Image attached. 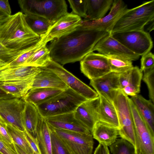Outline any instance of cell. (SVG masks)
Listing matches in <instances>:
<instances>
[{"mask_svg": "<svg viewBox=\"0 0 154 154\" xmlns=\"http://www.w3.org/2000/svg\"><path fill=\"white\" fill-rule=\"evenodd\" d=\"M110 32L79 26L70 33L51 43L48 48L53 60L60 65L81 61L93 52L94 47Z\"/></svg>", "mask_w": 154, "mask_h": 154, "instance_id": "cell-1", "label": "cell"}, {"mask_svg": "<svg viewBox=\"0 0 154 154\" xmlns=\"http://www.w3.org/2000/svg\"><path fill=\"white\" fill-rule=\"evenodd\" d=\"M40 38L29 26L22 12L11 15L0 26V44L11 49L25 51Z\"/></svg>", "mask_w": 154, "mask_h": 154, "instance_id": "cell-2", "label": "cell"}, {"mask_svg": "<svg viewBox=\"0 0 154 154\" xmlns=\"http://www.w3.org/2000/svg\"><path fill=\"white\" fill-rule=\"evenodd\" d=\"M69 87L61 93L36 106L44 118L74 112L81 103L88 100Z\"/></svg>", "mask_w": 154, "mask_h": 154, "instance_id": "cell-3", "label": "cell"}, {"mask_svg": "<svg viewBox=\"0 0 154 154\" xmlns=\"http://www.w3.org/2000/svg\"><path fill=\"white\" fill-rule=\"evenodd\" d=\"M154 19V1L146 2L128 9L115 24L111 33L143 29Z\"/></svg>", "mask_w": 154, "mask_h": 154, "instance_id": "cell-4", "label": "cell"}, {"mask_svg": "<svg viewBox=\"0 0 154 154\" xmlns=\"http://www.w3.org/2000/svg\"><path fill=\"white\" fill-rule=\"evenodd\" d=\"M18 2L24 14L41 16L54 23L67 13L64 0H19Z\"/></svg>", "mask_w": 154, "mask_h": 154, "instance_id": "cell-5", "label": "cell"}, {"mask_svg": "<svg viewBox=\"0 0 154 154\" xmlns=\"http://www.w3.org/2000/svg\"><path fill=\"white\" fill-rule=\"evenodd\" d=\"M117 111L119 128V134L121 138L132 144L135 149L134 124L130 103V98L121 89H118L113 101Z\"/></svg>", "mask_w": 154, "mask_h": 154, "instance_id": "cell-6", "label": "cell"}, {"mask_svg": "<svg viewBox=\"0 0 154 154\" xmlns=\"http://www.w3.org/2000/svg\"><path fill=\"white\" fill-rule=\"evenodd\" d=\"M111 33L114 38L140 56L150 52L153 47V42L149 33L143 29Z\"/></svg>", "mask_w": 154, "mask_h": 154, "instance_id": "cell-7", "label": "cell"}, {"mask_svg": "<svg viewBox=\"0 0 154 154\" xmlns=\"http://www.w3.org/2000/svg\"><path fill=\"white\" fill-rule=\"evenodd\" d=\"M135 139V154H154V136L130 98Z\"/></svg>", "mask_w": 154, "mask_h": 154, "instance_id": "cell-8", "label": "cell"}, {"mask_svg": "<svg viewBox=\"0 0 154 154\" xmlns=\"http://www.w3.org/2000/svg\"><path fill=\"white\" fill-rule=\"evenodd\" d=\"M49 127L61 139L72 154H92L94 143L91 132L82 133Z\"/></svg>", "mask_w": 154, "mask_h": 154, "instance_id": "cell-9", "label": "cell"}, {"mask_svg": "<svg viewBox=\"0 0 154 154\" xmlns=\"http://www.w3.org/2000/svg\"><path fill=\"white\" fill-rule=\"evenodd\" d=\"M45 67L56 73L69 88L87 100L94 99L98 96L96 91L53 60Z\"/></svg>", "mask_w": 154, "mask_h": 154, "instance_id": "cell-10", "label": "cell"}, {"mask_svg": "<svg viewBox=\"0 0 154 154\" xmlns=\"http://www.w3.org/2000/svg\"><path fill=\"white\" fill-rule=\"evenodd\" d=\"M25 103L21 98L0 100V116L7 124L25 130L23 117Z\"/></svg>", "mask_w": 154, "mask_h": 154, "instance_id": "cell-11", "label": "cell"}, {"mask_svg": "<svg viewBox=\"0 0 154 154\" xmlns=\"http://www.w3.org/2000/svg\"><path fill=\"white\" fill-rule=\"evenodd\" d=\"M128 9L127 5L122 0H113L108 14L96 20H82L80 26L85 28L111 33L116 22Z\"/></svg>", "mask_w": 154, "mask_h": 154, "instance_id": "cell-12", "label": "cell"}, {"mask_svg": "<svg viewBox=\"0 0 154 154\" xmlns=\"http://www.w3.org/2000/svg\"><path fill=\"white\" fill-rule=\"evenodd\" d=\"M81 72L90 80L98 78L111 72L106 56L91 52L80 61Z\"/></svg>", "mask_w": 154, "mask_h": 154, "instance_id": "cell-13", "label": "cell"}, {"mask_svg": "<svg viewBox=\"0 0 154 154\" xmlns=\"http://www.w3.org/2000/svg\"><path fill=\"white\" fill-rule=\"evenodd\" d=\"M81 17L72 12L60 17L49 28L47 32L40 36L45 43L59 38L72 32L81 25Z\"/></svg>", "mask_w": 154, "mask_h": 154, "instance_id": "cell-14", "label": "cell"}, {"mask_svg": "<svg viewBox=\"0 0 154 154\" xmlns=\"http://www.w3.org/2000/svg\"><path fill=\"white\" fill-rule=\"evenodd\" d=\"M97 51L105 56L114 55L124 57L132 61L138 60L140 56L132 52L114 38L110 33L96 44L93 52Z\"/></svg>", "mask_w": 154, "mask_h": 154, "instance_id": "cell-15", "label": "cell"}, {"mask_svg": "<svg viewBox=\"0 0 154 154\" xmlns=\"http://www.w3.org/2000/svg\"><path fill=\"white\" fill-rule=\"evenodd\" d=\"M99 96L88 100L80 104L74 112L76 119L91 133L96 124L99 121L98 107Z\"/></svg>", "mask_w": 154, "mask_h": 154, "instance_id": "cell-16", "label": "cell"}, {"mask_svg": "<svg viewBox=\"0 0 154 154\" xmlns=\"http://www.w3.org/2000/svg\"><path fill=\"white\" fill-rule=\"evenodd\" d=\"M44 119L49 126L54 128L82 133L91 132L76 119L74 112Z\"/></svg>", "mask_w": 154, "mask_h": 154, "instance_id": "cell-17", "label": "cell"}, {"mask_svg": "<svg viewBox=\"0 0 154 154\" xmlns=\"http://www.w3.org/2000/svg\"><path fill=\"white\" fill-rule=\"evenodd\" d=\"M119 75L111 72L101 77L90 80V85L98 94H102L113 101L116 91L120 89Z\"/></svg>", "mask_w": 154, "mask_h": 154, "instance_id": "cell-18", "label": "cell"}, {"mask_svg": "<svg viewBox=\"0 0 154 154\" xmlns=\"http://www.w3.org/2000/svg\"><path fill=\"white\" fill-rule=\"evenodd\" d=\"M143 74L137 66L119 74L120 89L127 96H134L140 93Z\"/></svg>", "mask_w": 154, "mask_h": 154, "instance_id": "cell-19", "label": "cell"}, {"mask_svg": "<svg viewBox=\"0 0 154 154\" xmlns=\"http://www.w3.org/2000/svg\"><path fill=\"white\" fill-rule=\"evenodd\" d=\"M41 67L20 66L0 67V82L16 81L35 78L41 71Z\"/></svg>", "mask_w": 154, "mask_h": 154, "instance_id": "cell-20", "label": "cell"}, {"mask_svg": "<svg viewBox=\"0 0 154 154\" xmlns=\"http://www.w3.org/2000/svg\"><path fill=\"white\" fill-rule=\"evenodd\" d=\"M99 100L98 107L99 121L119 128L118 114L113 101L101 94H98Z\"/></svg>", "mask_w": 154, "mask_h": 154, "instance_id": "cell-21", "label": "cell"}, {"mask_svg": "<svg viewBox=\"0 0 154 154\" xmlns=\"http://www.w3.org/2000/svg\"><path fill=\"white\" fill-rule=\"evenodd\" d=\"M69 87L54 72L46 67H41L35 77L31 89L48 88L64 90Z\"/></svg>", "mask_w": 154, "mask_h": 154, "instance_id": "cell-22", "label": "cell"}, {"mask_svg": "<svg viewBox=\"0 0 154 154\" xmlns=\"http://www.w3.org/2000/svg\"><path fill=\"white\" fill-rule=\"evenodd\" d=\"M131 100L147 125L152 134L154 136V105L150 100H147L140 95L131 97Z\"/></svg>", "mask_w": 154, "mask_h": 154, "instance_id": "cell-23", "label": "cell"}, {"mask_svg": "<svg viewBox=\"0 0 154 154\" xmlns=\"http://www.w3.org/2000/svg\"><path fill=\"white\" fill-rule=\"evenodd\" d=\"M91 134L99 143L107 146L114 143L119 135L118 128L100 122L96 124Z\"/></svg>", "mask_w": 154, "mask_h": 154, "instance_id": "cell-24", "label": "cell"}, {"mask_svg": "<svg viewBox=\"0 0 154 154\" xmlns=\"http://www.w3.org/2000/svg\"><path fill=\"white\" fill-rule=\"evenodd\" d=\"M63 90L48 88L32 89L21 98L25 102L36 106L51 99L61 93Z\"/></svg>", "mask_w": 154, "mask_h": 154, "instance_id": "cell-25", "label": "cell"}, {"mask_svg": "<svg viewBox=\"0 0 154 154\" xmlns=\"http://www.w3.org/2000/svg\"><path fill=\"white\" fill-rule=\"evenodd\" d=\"M35 78L1 82L0 87L14 97L21 98L32 88Z\"/></svg>", "mask_w": 154, "mask_h": 154, "instance_id": "cell-26", "label": "cell"}, {"mask_svg": "<svg viewBox=\"0 0 154 154\" xmlns=\"http://www.w3.org/2000/svg\"><path fill=\"white\" fill-rule=\"evenodd\" d=\"M87 15L85 21L96 20L104 17L112 5L113 0H86Z\"/></svg>", "mask_w": 154, "mask_h": 154, "instance_id": "cell-27", "label": "cell"}, {"mask_svg": "<svg viewBox=\"0 0 154 154\" xmlns=\"http://www.w3.org/2000/svg\"><path fill=\"white\" fill-rule=\"evenodd\" d=\"M25 103L23 114L25 130L36 139L37 127L42 117L34 105Z\"/></svg>", "mask_w": 154, "mask_h": 154, "instance_id": "cell-28", "label": "cell"}, {"mask_svg": "<svg viewBox=\"0 0 154 154\" xmlns=\"http://www.w3.org/2000/svg\"><path fill=\"white\" fill-rule=\"evenodd\" d=\"M51 130L42 117L37 129L36 139L41 154H52Z\"/></svg>", "mask_w": 154, "mask_h": 154, "instance_id": "cell-29", "label": "cell"}, {"mask_svg": "<svg viewBox=\"0 0 154 154\" xmlns=\"http://www.w3.org/2000/svg\"><path fill=\"white\" fill-rule=\"evenodd\" d=\"M26 21L32 30L40 36L45 34L54 24L47 19L33 14H24Z\"/></svg>", "mask_w": 154, "mask_h": 154, "instance_id": "cell-30", "label": "cell"}, {"mask_svg": "<svg viewBox=\"0 0 154 154\" xmlns=\"http://www.w3.org/2000/svg\"><path fill=\"white\" fill-rule=\"evenodd\" d=\"M47 44L38 49L22 66H31L39 67L46 66L52 60Z\"/></svg>", "mask_w": 154, "mask_h": 154, "instance_id": "cell-31", "label": "cell"}, {"mask_svg": "<svg viewBox=\"0 0 154 154\" xmlns=\"http://www.w3.org/2000/svg\"><path fill=\"white\" fill-rule=\"evenodd\" d=\"M106 56L111 72L120 74L133 67L132 61L126 57L114 55Z\"/></svg>", "mask_w": 154, "mask_h": 154, "instance_id": "cell-32", "label": "cell"}, {"mask_svg": "<svg viewBox=\"0 0 154 154\" xmlns=\"http://www.w3.org/2000/svg\"><path fill=\"white\" fill-rule=\"evenodd\" d=\"M7 127L8 133L14 143L29 154H37L34 152L28 143L23 131L10 124H7Z\"/></svg>", "mask_w": 154, "mask_h": 154, "instance_id": "cell-33", "label": "cell"}, {"mask_svg": "<svg viewBox=\"0 0 154 154\" xmlns=\"http://www.w3.org/2000/svg\"><path fill=\"white\" fill-rule=\"evenodd\" d=\"M45 44L40 38L39 41L16 58L2 66L3 67H14L22 66L26 61L42 45Z\"/></svg>", "mask_w": 154, "mask_h": 154, "instance_id": "cell-34", "label": "cell"}, {"mask_svg": "<svg viewBox=\"0 0 154 154\" xmlns=\"http://www.w3.org/2000/svg\"><path fill=\"white\" fill-rule=\"evenodd\" d=\"M109 146L112 154H135L134 146L127 140L122 138L117 139Z\"/></svg>", "mask_w": 154, "mask_h": 154, "instance_id": "cell-35", "label": "cell"}, {"mask_svg": "<svg viewBox=\"0 0 154 154\" xmlns=\"http://www.w3.org/2000/svg\"><path fill=\"white\" fill-rule=\"evenodd\" d=\"M51 130L52 154H72L61 139Z\"/></svg>", "mask_w": 154, "mask_h": 154, "instance_id": "cell-36", "label": "cell"}, {"mask_svg": "<svg viewBox=\"0 0 154 154\" xmlns=\"http://www.w3.org/2000/svg\"><path fill=\"white\" fill-rule=\"evenodd\" d=\"M72 12L80 17L84 19L87 17L86 0H68Z\"/></svg>", "mask_w": 154, "mask_h": 154, "instance_id": "cell-37", "label": "cell"}, {"mask_svg": "<svg viewBox=\"0 0 154 154\" xmlns=\"http://www.w3.org/2000/svg\"><path fill=\"white\" fill-rule=\"evenodd\" d=\"M144 72L142 79L148 88L150 100L154 103V68Z\"/></svg>", "mask_w": 154, "mask_h": 154, "instance_id": "cell-38", "label": "cell"}, {"mask_svg": "<svg viewBox=\"0 0 154 154\" xmlns=\"http://www.w3.org/2000/svg\"><path fill=\"white\" fill-rule=\"evenodd\" d=\"M26 50L24 51H16L8 48L0 44V60L6 64L17 57Z\"/></svg>", "mask_w": 154, "mask_h": 154, "instance_id": "cell-39", "label": "cell"}, {"mask_svg": "<svg viewBox=\"0 0 154 154\" xmlns=\"http://www.w3.org/2000/svg\"><path fill=\"white\" fill-rule=\"evenodd\" d=\"M141 66L140 69L142 72H144L154 68V55L149 52L142 56L140 60Z\"/></svg>", "mask_w": 154, "mask_h": 154, "instance_id": "cell-40", "label": "cell"}, {"mask_svg": "<svg viewBox=\"0 0 154 154\" xmlns=\"http://www.w3.org/2000/svg\"><path fill=\"white\" fill-rule=\"evenodd\" d=\"M0 138L8 144L14 147V142L7 129V124L0 116Z\"/></svg>", "mask_w": 154, "mask_h": 154, "instance_id": "cell-41", "label": "cell"}, {"mask_svg": "<svg viewBox=\"0 0 154 154\" xmlns=\"http://www.w3.org/2000/svg\"><path fill=\"white\" fill-rule=\"evenodd\" d=\"M23 133L25 137L34 152L37 154H41L36 139L34 138L26 130L23 131Z\"/></svg>", "mask_w": 154, "mask_h": 154, "instance_id": "cell-42", "label": "cell"}, {"mask_svg": "<svg viewBox=\"0 0 154 154\" xmlns=\"http://www.w3.org/2000/svg\"><path fill=\"white\" fill-rule=\"evenodd\" d=\"M0 152L2 154H17L14 147L8 144L0 138Z\"/></svg>", "mask_w": 154, "mask_h": 154, "instance_id": "cell-43", "label": "cell"}, {"mask_svg": "<svg viewBox=\"0 0 154 154\" xmlns=\"http://www.w3.org/2000/svg\"><path fill=\"white\" fill-rule=\"evenodd\" d=\"M0 9L8 15H11V10L8 0H0Z\"/></svg>", "mask_w": 154, "mask_h": 154, "instance_id": "cell-44", "label": "cell"}, {"mask_svg": "<svg viewBox=\"0 0 154 154\" xmlns=\"http://www.w3.org/2000/svg\"><path fill=\"white\" fill-rule=\"evenodd\" d=\"M94 154H110L108 146L99 143L96 148Z\"/></svg>", "mask_w": 154, "mask_h": 154, "instance_id": "cell-45", "label": "cell"}, {"mask_svg": "<svg viewBox=\"0 0 154 154\" xmlns=\"http://www.w3.org/2000/svg\"><path fill=\"white\" fill-rule=\"evenodd\" d=\"M1 83L0 82V85ZM14 97L13 96L7 93L0 87V100L10 99Z\"/></svg>", "mask_w": 154, "mask_h": 154, "instance_id": "cell-46", "label": "cell"}, {"mask_svg": "<svg viewBox=\"0 0 154 154\" xmlns=\"http://www.w3.org/2000/svg\"><path fill=\"white\" fill-rule=\"evenodd\" d=\"M10 16L0 9V26L7 20Z\"/></svg>", "mask_w": 154, "mask_h": 154, "instance_id": "cell-47", "label": "cell"}, {"mask_svg": "<svg viewBox=\"0 0 154 154\" xmlns=\"http://www.w3.org/2000/svg\"><path fill=\"white\" fill-rule=\"evenodd\" d=\"M14 145L17 154H29L17 144L14 143Z\"/></svg>", "mask_w": 154, "mask_h": 154, "instance_id": "cell-48", "label": "cell"}, {"mask_svg": "<svg viewBox=\"0 0 154 154\" xmlns=\"http://www.w3.org/2000/svg\"><path fill=\"white\" fill-rule=\"evenodd\" d=\"M6 63L0 60V67L5 65Z\"/></svg>", "mask_w": 154, "mask_h": 154, "instance_id": "cell-49", "label": "cell"}, {"mask_svg": "<svg viewBox=\"0 0 154 154\" xmlns=\"http://www.w3.org/2000/svg\"><path fill=\"white\" fill-rule=\"evenodd\" d=\"M0 154H2L0 152Z\"/></svg>", "mask_w": 154, "mask_h": 154, "instance_id": "cell-50", "label": "cell"}]
</instances>
